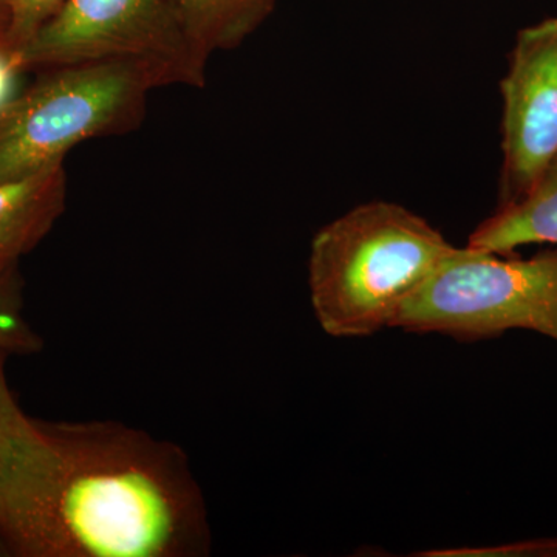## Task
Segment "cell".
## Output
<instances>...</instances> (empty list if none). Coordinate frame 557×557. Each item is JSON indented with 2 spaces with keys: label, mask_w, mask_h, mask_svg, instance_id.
I'll use <instances>...</instances> for the list:
<instances>
[{
  "label": "cell",
  "mask_w": 557,
  "mask_h": 557,
  "mask_svg": "<svg viewBox=\"0 0 557 557\" xmlns=\"http://www.w3.org/2000/svg\"><path fill=\"white\" fill-rule=\"evenodd\" d=\"M498 208L518 203L557 159V17L518 33L500 83Z\"/></svg>",
  "instance_id": "cell-6"
},
{
  "label": "cell",
  "mask_w": 557,
  "mask_h": 557,
  "mask_svg": "<svg viewBox=\"0 0 557 557\" xmlns=\"http://www.w3.org/2000/svg\"><path fill=\"white\" fill-rule=\"evenodd\" d=\"M454 249L401 205H359L319 231L311 244L309 285L319 324L336 338L392 327Z\"/></svg>",
  "instance_id": "cell-2"
},
{
  "label": "cell",
  "mask_w": 557,
  "mask_h": 557,
  "mask_svg": "<svg viewBox=\"0 0 557 557\" xmlns=\"http://www.w3.org/2000/svg\"><path fill=\"white\" fill-rule=\"evenodd\" d=\"M17 73L20 70H17L13 58L0 50V109L14 98Z\"/></svg>",
  "instance_id": "cell-13"
},
{
  "label": "cell",
  "mask_w": 557,
  "mask_h": 557,
  "mask_svg": "<svg viewBox=\"0 0 557 557\" xmlns=\"http://www.w3.org/2000/svg\"><path fill=\"white\" fill-rule=\"evenodd\" d=\"M5 355H0V490L13 480L39 438V420L28 417L5 379Z\"/></svg>",
  "instance_id": "cell-10"
},
{
  "label": "cell",
  "mask_w": 557,
  "mask_h": 557,
  "mask_svg": "<svg viewBox=\"0 0 557 557\" xmlns=\"http://www.w3.org/2000/svg\"><path fill=\"white\" fill-rule=\"evenodd\" d=\"M183 28L211 58L237 49L273 13L276 0H170Z\"/></svg>",
  "instance_id": "cell-9"
},
{
  "label": "cell",
  "mask_w": 557,
  "mask_h": 557,
  "mask_svg": "<svg viewBox=\"0 0 557 557\" xmlns=\"http://www.w3.org/2000/svg\"><path fill=\"white\" fill-rule=\"evenodd\" d=\"M208 509L185 453L113 421L46 423L0 493V556L199 557Z\"/></svg>",
  "instance_id": "cell-1"
},
{
  "label": "cell",
  "mask_w": 557,
  "mask_h": 557,
  "mask_svg": "<svg viewBox=\"0 0 557 557\" xmlns=\"http://www.w3.org/2000/svg\"><path fill=\"white\" fill-rule=\"evenodd\" d=\"M9 16L3 51L16 58L62 9L65 0H3Z\"/></svg>",
  "instance_id": "cell-12"
},
{
  "label": "cell",
  "mask_w": 557,
  "mask_h": 557,
  "mask_svg": "<svg viewBox=\"0 0 557 557\" xmlns=\"http://www.w3.org/2000/svg\"><path fill=\"white\" fill-rule=\"evenodd\" d=\"M67 200L64 163L0 185V276L16 271L61 218Z\"/></svg>",
  "instance_id": "cell-7"
},
{
  "label": "cell",
  "mask_w": 557,
  "mask_h": 557,
  "mask_svg": "<svg viewBox=\"0 0 557 557\" xmlns=\"http://www.w3.org/2000/svg\"><path fill=\"white\" fill-rule=\"evenodd\" d=\"M392 327L463 339L527 329L557 341V248L528 259L456 248Z\"/></svg>",
  "instance_id": "cell-4"
},
{
  "label": "cell",
  "mask_w": 557,
  "mask_h": 557,
  "mask_svg": "<svg viewBox=\"0 0 557 557\" xmlns=\"http://www.w3.org/2000/svg\"><path fill=\"white\" fill-rule=\"evenodd\" d=\"M14 62L20 72L129 62L150 70L163 87H203L209 57L170 0H65Z\"/></svg>",
  "instance_id": "cell-5"
},
{
  "label": "cell",
  "mask_w": 557,
  "mask_h": 557,
  "mask_svg": "<svg viewBox=\"0 0 557 557\" xmlns=\"http://www.w3.org/2000/svg\"><path fill=\"white\" fill-rule=\"evenodd\" d=\"M24 293L20 270L0 276V355H32L40 350L42 339L25 321Z\"/></svg>",
  "instance_id": "cell-11"
},
{
  "label": "cell",
  "mask_w": 557,
  "mask_h": 557,
  "mask_svg": "<svg viewBox=\"0 0 557 557\" xmlns=\"http://www.w3.org/2000/svg\"><path fill=\"white\" fill-rule=\"evenodd\" d=\"M160 87L150 70L129 62L46 70L0 109V185L64 163L87 139L138 129Z\"/></svg>",
  "instance_id": "cell-3"
},
{
  "label": "cell",
  "mask_w": 557,
  "mask_h": 557,
  "mask_svg": "<svg viewBox=\"0 0 557 557\" xmlns=\"http://www.w3.org/2000/svg\"><path fill=\"white\" fill-rule=\"evenodd\" d=\"M557 247V159L518 203L497 208L469 237L468 247L507 255L527 245Z\"/></svg>",
  "instance_id": "cell-8"
},
{
  "label": "cell",
  "mask_w": 557,
  "mask_h": 557,
  "mask_svg": "<svg viewBox=\"0 0 557 557\" xmlns=\"http://www.w3.org/2000/svg\"><path fill=\"white\" fill-rule=\"evenodd\" d=\"M7 25H9V16H7L5 3L0 0V50L3 51V42H5Z\"/></svg>",
  "instance_id": "cell-14"
}]
</instances>
